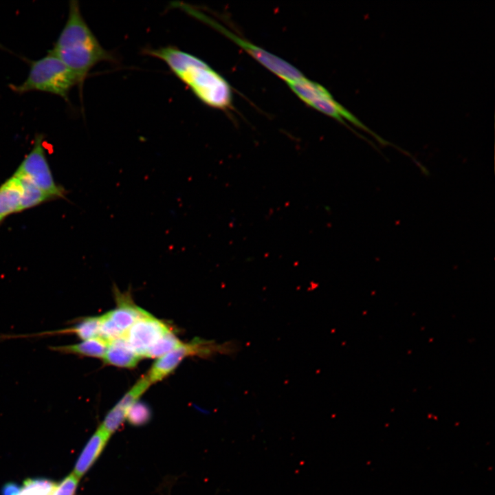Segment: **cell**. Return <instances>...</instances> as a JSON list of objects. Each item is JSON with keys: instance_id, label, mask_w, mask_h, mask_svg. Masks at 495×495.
<instances>
[{"instance_id": "12", "label": "cell", "mask_w": 495, "mask_h": 495, "mask_svg": "<svg viewBox=\"0 0 495 495\" xmlns=\"http://www.w3.org/2000/svg\"><path fill=\"white\" fill-rule=\"evenodd\" d=\"M19 179L12 175L0 186V224L10 214L21 211Z\"/></svg>"}, {"instance_id": "18", "label": "cell", "mask_w": 495, "mask_h": 495, "mask_svg": "<svg viewBox=\"0 0 495 495\" xmlns=\"http://www.w3.org/2000/svg\"><path fill=\"white\" fill-rule=\"evenodd\" d=\"M147 375L142 376L133 387L116 404V406L128 413L129 409L138 402L139 398L151 385Z\"/></svg>"}, {"instance_id": "7", "label": "cell", "mask_w": 495, "mask_h": 495, "mask_svg": "<svg viewBox=\"0 0 495 495\" xmlns=\"http://www.w3.org/2000/svg\"><path fill=\"white\" fill-rule=\"evenodd\" d=\"M113 292L118 307L100 316V338L107 342L123 338L135 321L148 313L133 303L130 292H121L116 285Z\"/></svg>"}, {"instance_id": "3", "label": "cell", "mask_w": 495, "mask_h": 495, "mask_svg": "<svg viewBox=\"0 0 495 495\" xmlns=\"http://www.w3.org/2000/svg\"><path fill=\"white\" fill-rule=\"evenodd\" d=\"M30 70L25 80L19 85L10 84V89L18 94L41 91L59 96L68 101L72 88L79 86L76 74L57 57L47 54L29 61Z\"/></svg>"}, {"instance_id": "10", "label": "cell", "mask_w": 495, "mask_h": 495, "mask_svg": "<svg viewBox=\"0 0 495 495\" xmlns=\"http://www.w3.org/2000/svg\"><path fill=\"white\" fill-rule=\"evenodd\" d=\"M111 437L99 426L83 448L72 473L78 478H81L101 455Z\"/></svg>"}, {"instance_id": "11", "label": "cell", "mask_w": 495, "mask_h": 495, "mask_svg": "<svg viewBox=\"0 0 495 495\" xmlns=\"http://www.w3.org/2000/svg\"><path fill=\"white\" fill-rule=\"evenodd\" d=\"M142 358L123 338L110 342L102 358L105 364L127 368L135 367Z\"/></svg>"}, {"instance_id": "8", "label": "cell", "mask_w": 495, "mask_h": 495, "mask_svg": "<svg viewBox=\"0 0 495 495\" xmlns=\"http://www.w3.org/2000/svg\"><path fill=\"white\" fill-rule=\"evenodd\" d=\"M224 347L214 342L195 338L159 358L151 367L147 377L151 384L156 383L171 373L184 358L195 355L209 357L223 351Z\"/></svg>"}, {"instance_id": "20", "label": "cell", "mask_w": 495, "mask_h": 495, "mask_svg": "<svg viewBox=\"0 0 495 495\" xmlns=\"http://www.w3.org/2000/svg\"><path fill=\"white\" fill-rule=\"evenodd\" d=\"M21 487L14 483L6 484L1 490L2 495H18Z\"/></svg>"}, {"instance_id": "9", "label": "cell", "mask_w": 495, "mask_h": 495, "mask_svg": "<svg viewBox=\"0 0 495 495\" xmlns=\"http://www.w3.org/2000/svg\"><path fill=\"white\" fill-rule=\"evenodd\" d=\"M170 331L165 322L148 313L132 324L123 338L134 352L144 358L148 349Z\"/></svg>"}, {"instance_id": "1", "label": "cell", "mask_w": 495, "mask_h": 495, "mask_svg": "<svg viewBox=\"0 0 495 495\" xmlns=\"http://www.w3.org/2000/svg\"><path fill=\"white\" fill-rule=\"evenodd\" d=\"M144 54L164 62L204 104L221 110L230 107L232 92L230 84L199 58L173 46L146 49Z\"/></svg>"}, {"instance_id": "4", "label": "cell", "mask_w": 495, "mask_h": 495, "mask_svg": "<svg viewBox=\"0 0 495 495\" xmlns=\"http://www.w3.org/2000/svg\"><path fill=\"white\" fill-rule=\"evenodd\" d=\"M287 84L293 92L309 106L343 124H346L344 122L346 119L356 126L368 132L382 144H389L388 142L370 130L350 111L338 103L327 89L320 84L313 82L305 76L296 80L287 82Z\"/></svg>"}, {"instance_id": "15", "label": "cell", "mask_w": 495, "mask_h": 495, "mask_svg": "<svg viewBox=\"0 0 495 495\" xmlns=\"http://www.w3.org/2000/svg\"><path fill=\"white\" fill-rule=\"evenodd\" d=\"M100 316L87 317L72 327L41 334L75 333L83 340L98 338H100Z\"/></svg>"}, {"instance_id": "17", "label": "cell", "mask_w": 495, "mask_h": 495, "mask_svg": "<svg viewBox=\"0 0 495 495\" xmlns=\"http://www.w3.org/2000/svg\"><path fill=\"white\" fill-rule=\"evenodd\" d=\"M182 343L172 330L165 334L149 348L144 358H160L177 348Z\"/></svg>"}, {"instance_id": "5", "label": "cell", "mask_w": 495, "mask_h": 495, "mask_svg": "<svg viewBox=\"0 0 495 495\" xmlns=\"http://www.w3.org/2000/svg\"><path fill=\"white\" fill-rule=\"evenodd\" d=\"M177 6L223 34L244 50L249 55L252 56L259 63L284 80L286 82L304 77L303 74L298 69L287 61L240 38L200 11L182 3H179Z\"/></svg>"}, {"instance_id": "2", "label": "cell", "mask_w": 495, "mask_h": 495, "mask_svg": "<svg viewBox=\"0 0 495 495\" xmlns=\"http://www.w3.org/2000/svg\"><path fill=\"white\" fill-rule=\"evenodd\" d=\"M48 52L76 74L80 87L98 63L116 61L114 55L101 45L86 23L76 0L69 1L65 23Z\"/></svg>"}, {"instance_id": "6", "label": "cell", "mask_w": 495, "mask_h": 495, "mask_svg": "<svg viewBox=\"0 0 495 495\" xmlns=\"http://www.w3.org/2000/svg\"><path fill=\"white\" fill-rule=\"evenodd\" d=\"M44 139L42 133L35 135L31 151L25 156L14 175L26 178L52 199L64 198L66 191L53 177L46 156Z\"/></svg>"}, {"instance_id": "13", "label": "cell", "mask_w": 495, "mask_h": 495, "mask_svg": "<svg viewBox=\"0 0 495 495\" xmlns=\"http://www.w3.org/2000/svg\"><path fill=\"white\" fill-rule=\"evenodd\" d=\"M107 345L108 343L106 341L98 338L83 340L74 344L54 346L50 349L62 353L102 358Z\"/></svg>"}, {"instance_id": "16", "label": "cell", "mask_w": 495, "mask_h": 495, "mask_svg": "<svg viewBox=\"0 0 495 495\" xmlns=\"http://www.w3.org/2000/svg\"><path fill=\"white\" fill-rule=\"evenodd\" d=\"M57 483L45 478H28L18 495H52Z\"/></svg>"}, {"instance_id": "14", "label": "cell", "mask_w": 495, "mask_h": 495, "mask_svg": "<svg viewBox=\"0 0 495 495\" xmlns=\"http://www.w3.org/2000/svg\"><path fill=\"white\" fill-rule=\"evenodd\" d=\"M16 176L20 182L21 211L35 207L52 199L49 195L37 188L30 181L21 176Z\"/></svg>"}, {"instance_id": "19", "label": "cell", "mask_w": 495, "mask_h": 495, "mask_svg": "<svg viewBox=\"0 0 495 495\" xmlns=\"http://www.w3.org/2000/svg\"><path fill=\"white\" fill-rule=\"evenodd\" d=\"M150 417L149 408L145 404L137 402L129 409L126 419L132 425L140 426L147 423Z\"/></svg>"}]
</instances>
